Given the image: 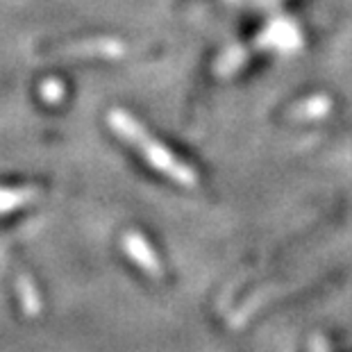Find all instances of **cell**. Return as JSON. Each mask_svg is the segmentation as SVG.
<instances>
[{
	"label": "cell",
	"instance_id": "cell-1",
	"mask_svg": "<svg viewBox=\"0 0 352 352\" xmlns=\"http://www.w3.org/2000/svg\"><path fill=\"white\" fill-rule=\"evenodd\" d=\"M109 125L114 127L116 134L130 144L134 151L144 155V160L155 166L157 170H162L164 175L170 177L173 182L182 186H196L198 184V173L191 166H186L184 162H179L177 157L168 151L166 146H162L160 141L153 139L144 127H141L130 114L125 111H111L109 114Z\"/></svg>",
	"mask_w": 352,
	"mask_h": 352
},
{
	"label": "cell",
	"instance_id": "cell-2",
	"mask_svg": "<svg viewBox=\"0 0 352 352\" xmlns=\"http://www.w3.org/2000/svg\"><path fill=\"white\" fill-rule=\"evenodd\" d=\"M123 250L148 277H155V280L162 277V273H164L162 259L157 257L155 248L148 243V239L144 234H139V232H127L123 236Z\"/></svg>",
	"mask_w": 352,
	"mask_h": 352
},
{
	"label": "cell",
	"instance_id": "cell-3",
	"mask_svg": "<svg viewBox=\"0 0 352 352\" xmlns=\"http://www.w3.org/2000/svg\"><path fill=\"white\" fill-rule=\"evenodd\" d=\"M123 48L116 41L96 39V41H78V43H64L52 52H64V55H118Z\"/></svg>",
	"mask_w": 352,
	"mask_h": 352
},
{
	"label": "cell",
	"instance_id": "cell-4",
	"mask_svg": "<svg viewBox=\"0 0 352 352\" xmlns=\"http://www.w3.org/2000/svg\"><path fill=\"white\" fill-rule=\"evenodd\" d=\"M34 198V191L23 189V191H3L0 193V207H16V205H23V202L32 200Z\"/></svg>",
	"mask_w": 352,
	"mask_h": 352
},
{
	"label": "cell",
	"instance_id": "cell-5",
	"mask_svg": "<svg viewBox=\"0 0 352 352\" xmlns=\"http://www.w3.org/2000/svg\"><path fill=\"white\" fill-rule=\"evenodd\" d=\"M327 100H323V98H316V100H311L309 104H305V107L300 109V114H302V118H307V116H320V114H325L327 111Z\"/></svg>",
	"mask_w": 352,
	"mask_h": 352
},
{
	"label": "cell",
	"instance_id": "cell-6",
	"mask_svg": "<svg viewBox=\"0 0 352 352\" xmlns=\"http://www.w3.org/2000/svg\"><path fill=\"white\" fill-rule=\"evenodd\" d=\"M43 94L48 96V100H57L64 96V87L59 85V82H46V85H43Z\"/></svg>",
	"mask_w": 352,
	"mask_h": 352
},
{
	"label": "cell",
	"instance_id": "cell-7",
	"mask_svg": "<svg viewBox=\"0 0 352 352\" xmlns=\"http://www.w3.org/2000/svg\"><path fill=\"white\" fill-rule=\"evenodd\" d=\"M309 352H329L327 346V339L323 334H314L311 341H309Z\"/></svg>",
	"mask_w": 352,
	"mask_h": 352
}]
</instances>
